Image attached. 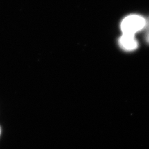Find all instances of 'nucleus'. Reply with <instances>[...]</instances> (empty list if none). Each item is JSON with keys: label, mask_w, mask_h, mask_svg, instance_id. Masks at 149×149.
I'll use <instances>...</instances> for the list:
<instances>
[{"label": "nucleus", "mask_w": 149, "mask_h": 149, "mask_svg": "<svg viewBox=\"0 0 149 149\" xmlns=\"http://www.w3.org/2000/svg\"><path fill=\"white\" fill-rule=\"evenodd\" d=\"M119 45L123 50L132 52L138 48L139 44L134 36L123 34L119 39Z\"/></svg>", "instance_id": "2"}, {"label": "nucleus", "mask_w": 149, "mask_h": 149, "mask_svg": "<svg viewBox=\"0 0 149 149\" xmlns=\"http://www.w3.org/2000/svg\"><path fill=\"white\" fill-rule=\"evenodd\" d=\"M146 20L143 17L138 15H131L125 17L120 24L123 34L134 36L144 30Z\"/></svg>", "instance_id": "1"}, {"label": "nucleus", "mask_w": 149, "mask_h": 149, "mask_svg": "<svg viewBox=\"0 0 149 149\" xmlns=\"http://www.w3.org/2000/svg\"><path fill=\"white\" fill-rule=\"evenodd\" d=\"M145 30V39L147 43H149V19L146 20V26L144 28Z\"/></svg>", "instance_id": "3"}, {"label": "nucleus", "mask_w": 149, "mask_h": 149, "mask_svg": "<svg viewBox=\"0 0 149 149\" xmlns=\"http://www.w3.org/2000/svg\"><path fill=\"white\" fill-rule=\"evenodd\" d=\"M1 128H0V134H1Z\"/></svg>", "instance_id": "4"}]
</instances>
